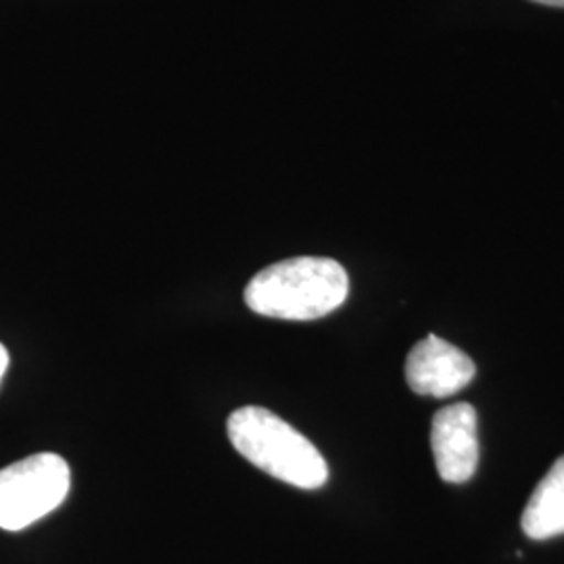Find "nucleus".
<instances>
[{
	"label": "nucleus",
	"mask_w": 564,
	"mask_h": 564,
	"mask_svg": "<svg viewBox=\"0 0 564 564\" xmlns=\"http://www.w3.org/2000/svg\"><path fill=\"white\" fill-rule=\"evenodd\" d=\"M349 295V276L330 258H293L260 270L245 289L251 312L279 321H318L339 310Z\"/></svg>",
	"instance_id": "1"
},
{
	"label": "nucleus",
	"mask_w": 564,
	"mask_h": 564,
	"mask_svg": "<svg viewBox=\"0 0 564 564\" xmlns=\"http://www.w3.org/2000/svg\"><path fill=\"white\" fill-rule=\"evenodd\" d=\"M226 429L247 463L282 484L318 489L328 481V464L318 447L274 412L245 405L230 414Z\"/></svg>",
	"instance_id": "2"
},
{
	"label": "nucleus",
	"mask_w": 564,
	"mask_h": 564,
	"mask_svg": "<svg viewBox=\"0 0 564 564\" xmlns=\"http://www.w3.org/2000/svg\"><path fill=\"white\" fill-rule=\"evenodd\" d=\"M72 473L59 454L42 452L0 470V529L21 531L57 510Z\"/></svg>",
	"instance_id": "3"
},
{
	"label": "nucleus",
	"mask_w": 564,
	"mask_h": 564,
	"mask_svg": "<svg viewBox=\"0 0 564 564\" xmlns=\"http://www.w3.org/2000/svg\"><path fill=\"white\" fill-rule=\"evenodd\" d=\"M431 449L445 484H466L479 464V421L470 403L442 408L431 424Z\"/></svg>",
	"instance_id": "4"
},
{
	"label": "nucleus",
	"mask_w": 564,
	"mask_h": 564,
	"mask_svg": "<svg viewBox=\"0 0 564 564\" xmlns=\"http://www.w3.org/2000/svg\"><path fill=\"white\" fill-rule=\"evenodd\" d=\"M475 362L463 349L435 335L416 343L405 360L408 387L419 395L440 400L463 391L475 379Z\"/></svg>",
	"instance_id": "5"
},
{
	"label": "nucleus",
	"mask_w": 564,
	"mask_h": 564,
	"mask_svg": "<svg viewBox=\"0 0 564 564\" xmlns=\"http://www.w3.org/2000/svg\"><path fill=\"white\" fill-rule=\"evenodd\" d=\"M524 535L552 540L564 535V456H561L531 494L521 519Z\"/></svg>",
	"instance_id": "6"
},
{
	"label": "nucleus",
	"mask_w": 564,
	"mask_h": 564,
	"mask_svg": "<svg viewBox=\"0 0 564 564\" xmlns=\"http://www.w3.org/2000/svg\"><path fill=\"white\" fill-rule=\"evenodd\" d=\"M7 368H9V351H7V347L0 343V381H2L4 372H7Z\"/></svg>",
	"instance_id": "7"
},
{
	"label": "nucleus",
	"mask_w": 564,
	"mask_h": 564,
	"mask_svg": "<svg viewBox=\"0 0 564 564\" xmlns=\"http://www.w3.org/2000/svg\"><path fill=\"white\" fill-rule=\"evenodd\" d=\"M540 4H547V7H564V0H533Z\"/></svg>",
	"instance_id": "8"
}]
</instances>
